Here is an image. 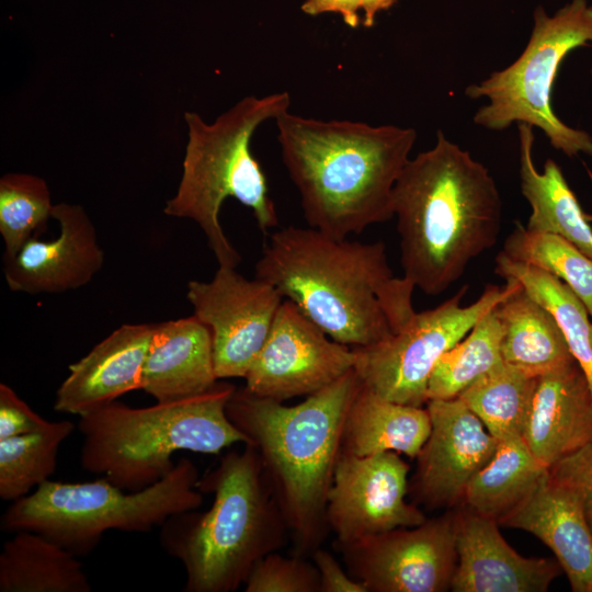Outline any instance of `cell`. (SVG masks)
<instances>
[{"instance_id": "cell-2", "label": "cell", "mask_w": 592, "mask_h": 592, "mask_svg": "<svg viewBox=\"0 0 592 592\" xmlns=\"http://www.w3.org/2000/svg\"><path fill=\"white\" fill-rule=\"evenodd\" d=\"M392 212L403 276L430 296L459 280L501 230L502 202L489 170L441 130L402 169Z\"/></svg>"}, {"instance_id": "cell-21", "label": "cell", "mask_w": 592, "mask_h": 592, "mask_svg": "<svg viewBox=\"0 0 592 592\" xmlns=\"http://www.w3.org/2000/svg\"><path fill=\"white\" fill-rule=\"evenodd\" d=\"M216 376L209 328L194 315L153 323L140 389L157 402L192 397L210 389Z\"/></svg>"}, {"instance_id": "cell-19", "label": "cell", "mask_w": 592, "mask_h": 592, "mask_svg": "<svg viewBox=\"0 0 592 592\" xmlns=\"http://www.w3.org/2000/svg\"><path fill=\"white\" fill-rule=\"evenodd\" d=\"M153 323H124L94 345L56 390L57 412L83 415L140 389Z\"/></svg>"}, {"instance_id": "cell-27", "label": "cell", "mask_w": 592, "mask_h": 592, "mask_svg": "<svg viewBox=\"0 0 592 592\" xmlns=\"http://www.w3.org/2000/svg\"><path fill=\"white\" fill-rule=\"evenodd\" d=\"M494 271L504 280L512 278L521 283L532 297L554 315L592 395V322L583 303L559 278L515 262L501 252L496 258Z\"/></svg>"}, {"instance_id": "cell-31", "label": "cell", "mask_w": 592, "mask_h": 592, "mask_svg": "<svg viewBox=\"0 0 592 592\" xmlns=\"http://www.w3.org/2000/svg\"><path fill=\"white\" fill-rule=\"evenodd\" d=\"M501 253L562 281L592 318V259L574 244L558 235L532 231L516 223Z\"/></svg>"}, {"instance_id": "cell-16", "label": "cell", "mask_w": 592, "mask_h": 592, "mask_svg": "<svg viewBox=\"0 0 592 592\" xmlns=\"http://www.w3.org/2000/svg\"><path fill=\"white\" fill-rule=\"evenodd\" d=\"M59 225L53 240L31 238L20 251L3 259V273L12 292L58 294L86 286L101 271L104 252L95 227L80 205H54Z\"/></svg>"}, {"instance_id": "cell-5", "label": "cell", "mask_w": 592, "mask_h": 592, "mask_svg": "<svg viewBox=\"0 0 592 592\" xmlns=\"http://www.w3.org/2000/svg\"><path fill=\"white\" fill-rule=\"evenodd\" d=\"M243 445L200 477L196 488L214 497L206 512L178 513L161 525V546L184 567L185 592L236 591L289 536L257 451Z\"/></svg>"}, {"instance_id": "cell-14", "label": "cell", "mask_w": 592, "mask_h": 592, "mask_svg": "<svg viewBox=\"0 0 592 592\" xmlns=\"http://www.w3.org/2000/svg\"><path fill=\"white\" fill-rule=\"evenodd\" d=\"M409 469L396 452L363 457L341 453L326 508L335 545L426 520L417 504L406 500Z\"/></svg>"}, {"instance_id": "cell-39", "label": "cell", "mask_w": 592, "mask_h": 592, "mask_svg": "<svg viewBox=\"0 0 592 592\" xmlns=\"http://www.w3.org/2000/svg\"><path fill=\"white\" fill-rule=\"evenodd\" d=\"M587 217H588V219H592V216H588V215H587Z\"/></svg>"}, {"instance_id": "cell-12", "label": "cell", "mask_w": 592, "mask_h": 592, "mask_svg": "<svg viewBox=\"0 0 592 592\" xmlns=\"http://www.w3.org/2000/svg\"><path fill=\"white\" fill-rule=\"evenodd\" d=\"M186 298L210 330L217 378H244L270 333L281 293L261 278L218 265L212 280L189 282Z\"/></svg>"}, {"instance_id": "cell-26", "label": "cell", "mask_w": 592, "mask_h": 592, "mask_svg": "<svg viewBox=\"0 0 592 592\" xmlns=\"http://www.w3.org/2000/svg\"><path fill=\"white\" fill-rule=\"evenodd\" d=\"M547 471L522 437L501 440L492 458L468 483L463 502L476 513L499 521L534 490Z\"/></svg>"}, {"instance_id": "cell-18", "label": "cell", "mask_w": 592, "mask_h": 592, "mask_svg": "<svg viewBox=\"0 0 592 592\" xmlns=\"http://www.w3.org/2000/svg\"><path fill=\"white\" fill-rule=\"evenodd\" d=\"M499 525L542 540L555 555L573 592H592V528L580 491L549 471Z\"/></svg>"}, {"instance_id": "cell-13", "label": "cell", "mask_w": 592, "mask_h": 592, "mask_svg": "<svg viewBox=\"0 0 592 592\" xmlns=\"http://www.w3.org/2000/svg\"><path fill=\"white\" fill-rule=\"evenodd\" d=\"M354 367L353 349L332 340L289 299L246 375V390L277 401L309 396Z\"/></svg>"}, {"instance_id": "cell-38", "label": "cell", "mask_w": 592, "mask_h": 592, "mask_svg": "<svg viewBox=\"0 0 592 592\" xmlns=\"http://www.w3.org/2000/svg\"><path fill=\"white\" fill-rule=\"evenodd\" d=\"M397 0H363L362 5V24L366 27H372L376 16L380 11L388 10Z\"/></svg>"}, {"instance_id": "cell-37", "label": "cell", "mask_w": 592, "mask_h": 592, "mask_svg": "<svg viewBox=\"0 0 592 592\" xmlns=\"http://www.w3.org/2000/svg\"><path fill=\"white\" fill-rule=\"evenodd\" d=\"M362 5L363 0H303L300 9L312 16L323 13L339 14L346 25L355 29L362 23Z\"/></svg>"}, {"instance_id": "cell-17", "label": "cell", "mask_w": 592, "mask_h": 592, "mask_svg": "<svg viewBox=\"0 0 592 592\" xmlns=\"http://www.w3.org/2000/svg\"><path fill=\"white\" fill-rule=\"evenodd\" d=\"M454 592H545L561 572L557 560L524 557L502 537L496 519L466 506L454 514Z\"/></svg>"}, {"instance_id": "cell-1", "label": "cell", "mask_w": 592, "mask_h": 592, "mask_svg": "<svg viewBox=\"0 0 592 592\" xmlns=\"http://www.w3.org/2000/svg\"><path fill=\"white\" fill-rule=\"evenodd\" d=\"M255 277L352 349L388 339L415 314L414 285L394 275L383 241L338 239L316 228L288 226L270 235Z\"/></svg>"}, {"instance_id": "cell-29", "label": "cell", "mask_w": 592, "mask_h": 592, "mask_svg": "<svg viewBox=\"0 0 592 592\" xmlns=\"http://www.w3.org/2000/svg\"><path fill=\"white\" fill-rule=\"evenodd\" d=\"M503 326L496 306L436 362L429 382L428 400L457 398L479 377L503 362Z\"/></svg>"}, {"instance_id": "cell-24", "label": "cell", "mask_w": 592, "mask_h": 592, "mask_svg": "<svg viewBox=\"0 0 592 592\" xmlns=\"http://www.w3.org/2000/svg\"><path fill=\"white\" fill-rule=\"evenodd\" d=\"M512 281L514 288L496 306L503 326V361L534 377L574 362L554 315Z\"/></svg>"}, {"instance_id": "cell-15", "label": "cell", "mask_w": 592, "mask_h": 592, "mask_svg": "<svg viewBox=\"0 0 592 592\" xmlns=\"http://www.w3.org/2000/svg\"><path fill=\"white\" fill-rule=\"evenodd\" d=\"M426 409L431 432L417 456L409 490L417 505L452 506L463 501L468 483L492 458L499 440L459 398L431 399Z\"/></svg>"}, {"instance_id": "cell-36", "label": "cell", "mask_w": 592, "mask_h": 592, "mask_svg": "<svg viewBox=\"0 0 592 592\" xmlns=\"http://www.w3.org/2000/svg\"><path fill=\"white\" fill-rule=\"evenodd\" d=\"M310 557L319 573L320 592H367L365 587L352 578L335 557L321 546L314 550Z\"/></svg>"}, {"instance_id": "cell-25", "label": "cell", "mask_w": 592, "mask_h": 592, "mask_svg": "<svg viewBox=\"0 0 592 592\" xmlns=\"http://www.w3.org/2000/svg\"><path fill=\"white\" fill-rule=\"evenodd\" d=\"M78 557L47 537L18 531L0 553V592H91Z\"/></svg>"}, {"instance_id": "cell-6", "label": "cell", "mask_w": 592, "mask_h": 592, "mask_svg": "<svg viewBox=\"0 0 592 592\" xmlns=\"http://www.w3.org/2000/svg\"><path fill=\"white\" fill-rule=\"evenodd\" d=\"M227 382L180 400L132 408L113 401L79 417L83 469L103 475L127 491L143 490L175 466L179 451L219 454L247 437L228 419L226 406L236 390Z\"/></svg>"}, {"instance_id": "cell-22", "label": "cell", "mask_w": 592, "mask_h": 592, "mask_svg": "<svg viewBox=\"0 0 592 592\" xmlns=\"http://www.w3.org/2000/svg\"><path fill=\"white\" fill-rule=\"evenodd\" d=\"M430 432L428 409L388 400L362 383L346 413L341 453L396 452L417 458Z\"/></svg>"}, {"instance_id": "cell-33", "label": "cell", "mask_w": 592, "mask_h": 592, "mask_svg": "<svg viewBox=\"0 0 592 592\" xmlns=\"http://www.w3.org/2000/svg\"><path fill=\"white\" fill-rule=\"evenodd\" d=\"M246 592H320L319 573L305 556L285 557L277 551L261 558L251 570Z\"/></svg>"}, {"instance_id": "cell-11", "label": "cell", "mask_w": 592, "mask_h": 592, "mask_svg": "<svg viewBox=\"0 0 592 592\" xmlns=\"http://www.w3.org/2000/svg\"><path fill=\"white\" fill-rule=\"evenodd\" d=\"M334 546L367 592L451 590L457 563L453 513Z\"/></svg>"}, {"instance_id": "cell-7", "label": "cell", "mask_w": 592, "mask_h": 592, "mask_svg": "<svg viewBox=\"0 0 592 592\" xmlns=\"http://www.w3.org/2000/svg\"><path fill=\"white\" fill-rule=\"evenodd\" d=\"M289 105V93L283 91L263 98L246 96L210 124L195 112L184 113L187 144L182 177L163 213L194 220L218 265L237 267L241 262L219 221V210L228 197L250 208L264 234L280 223L250 141L263 122L277 118Z\"/></svg>"}, {"instance_id": "cell-34", "label": "cell", "mask_w": 592, "mask_h": 592, "mask_svg": "<svg viewBox=\"0 0 592 592\" xmlns=\"http://www.w3.org/2000/svg\"><path fill=\"white\" fill-rule=\"evenodd\" d=\"M52 421L37 414L7 384H0V440L46 429Z\"/></svg>"}, {"instance_id": "cell-40", "label": "cell", "mask_w": 592, "mask_h": 592, "mask_svg": "<svg viewBox=\"0 0 592 592\" xmlns=\"http://www.w3.org/2000/svg\"><path fill=\"white\" fill-rule=\"evenodd\" d=\"M591 76H592V69H591Z\"/></svg>"}, {"instance_id": "cell-23", "label": "cell", "mask_w": 592, "mask_h": 592, "mask_svg": "<svg viewBox=\"0 0 592 592\" xmlns=\"http://www.w3.org/2000/svg\"><path fill=\"white\" fill-rule=\"evenodd\" d=\"M517 127L521 190L532 209L526 229L558 235L592 259V228L560 167L548 159L539 172L533 160V127Z\"/></svg>"}, {"instance_id": "cell-8", "label": "cell", "mask_w": 592, "mask_h": 592, "mask_svg": "<svg viewBox=\"0 0 592 592\" xmlns=\"http://www.w3.org/2000/svg\"><path fill=\"white\" fill-rule=\"evenodd\" d=\"M195 464L180 458L156 483L127 491L107 479L83 482L47 480L12 502L0 520L9 533H38L77 557L90 554L106 531L147 533L171 515L198 509L203 493Z\"/></svg>"}, {"instance_id": "cell-35", "label": "cell", "mask_w": 592, "mask_h": 592, "mask_svg": "<svg viewBox=\"0 0 592 592\" xmlns=\"http://www.w3.org/2000/svg\"><path fill=\"white\" fill-rule=\"evenodd\" d=\"M549 471L580 491L584 512L592 528V441L560 459L549 468Z\"/></svg>"}, {"instance_id": "cell-9", "label": "cell", "mask_w": 592, "mask_h": 592, "mask_svg": "<svg viewBox=\"0 0 592 592\" xmlns=\"http://www.w3.org/2000/svg\"><path fill=\"white\" fill-rule=\"evenodd\" d=\"M589 42L592 5L588 0H572L553 16L537 7L532 34L519 58L465 89L468 98L489 101L475 113L474 123L490 130L527 124L544 132L550 145L566 156L583 152L592 157V137L565 124L551 106L554 81L562 60Z\"/></svg>"}, {"instance_id": "cell-4", "label": "cell", "mask_w": 592, "mask_h": 592, "mask_svg": "<svg viewBox=\"0 0 592 592\" xmlns=\"http://www.w3.org/2000/svg\"><path fill=\"white\" fill-rule=\"evenodd\" d=\"M361 386L352 368L295 406L254 396L244 387L227 402L228 419L257 451L296 555L310 556L330 532L328 493L346 413Z\"/></svg>"}, {"instance_id": "cell-28", "label": "cell", "mask_w": 592, "mask_h": 592, "mask_svg": "<svg viewBox=\"0 0 592 592\" xmlns=\"http://www.w3.org/2000/svg\"><path fill=\"white\" fill-rule=\"evenodd\" d=\"M536 383L537 377L503 361L457 398L499 441L522 437Z\"/></svg>"}, {"instance_id": "cell-30", "label": "cell", "mask_w": 592, "mask_h": 592, "mask_svg": "<svg viewBox=\"0 0 592 592\" xmlns=\"http://www.w3.org/2000/svg\"><path fill=\"white\" fill-rule=\"evenodd\" d=\"M73 430L72 422L61 420L42 431L0 440V498L13 502L49 480L59 447Z\"/></svg>"}, {"instance_id": "cell-20", "label": "cell", "mask_w": 592, "mask_h": 592, "mask_svg": "<svg viewBox=\"0 0 592 592\" xmlns=\"http://www.w3.org/2000/svg\"><path fill=\"white\" fill-rule=\"evenodd\" d=\"M522 439L547 468L592 441V395L576 361L537 377Z\"/></svg>"}, {"instance_id": "cell-3", "label": "cell", "mask_w": 592, "mask_h": 592, "mask_svg": "<svg viewBox=\"0 0 592 592\" xmlns=\"http://www.w3.org/2000/svg\"><path fill=\"white\" fill-rule=\"evenodd\" d=\"M275 123L309 227L344 239L394 216V187L414 145L413 128L320 121L288 111Z\"/></svg>"}, {"instance_id": "cell-10", "label": "cell", "mask_w": 592, "mask_h": 592, "mask_svg": "<svg viewBox=\"0 0 592 592\" xmlns=\"http://www.w3.org/2000/svg\"><path fill=\"white\" fill-rule=\"evenodd\" d=\"M505 281L502 287L488 285L477 300L462 306L465 285L437 307L415 312L388 339L354 348L353 368L362 383L388 400L422 407L436 362L512 292L514 281Z\"/></svg>"}, {"instance_id": "cell-32", "label": "cell", "mask_w": 592, "mask_h": 592, "mask_svg": "<svg viewBox=\"0 0 592 592\" xmlns=\"http://www.w3.org/2000/svg\"><path fill=\"white\" fill-rule=\"evenodd\" d=\"M54 205L47 183L29 173H7L0 179V234L4 258L15 255L46 229Z\"/></svg>"}]
</instances>
